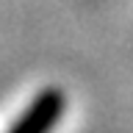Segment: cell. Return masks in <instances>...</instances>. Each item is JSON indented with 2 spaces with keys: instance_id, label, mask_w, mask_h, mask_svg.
Returning <instances> with one entry per match:
<instances>
[{
  "instance_id": "6da1fadb",
  "label": "cell",
  "mask_w": 133,
  "mask_h": 133,
  "mask_svg": "<svg viewBox=\"0 0 133 133\" xmlns=\"http://www.w3.org/2000/svg\"><path fill=\"white\" fill-rule=\"evenodd\" d=\"M64 108H66V97L56 86H50L31 100V105L8 128V133H50L56 128V122L61 119Z\"/></svg>"
}]
</instances>
